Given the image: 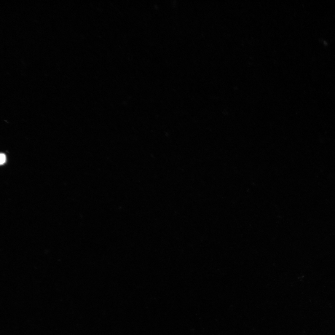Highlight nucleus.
Listing matches in <instances>:
<instances>
[{"label": "nucleus", "instance_id": "nucleus-1", "mask_svg": "<svg viewBox=\"0 0 335 335\" xmlns=\"http://www.w3.org/2000/svg\"><path fill=\"white\" fill-rule=\"evenodd\" d=\"M0 164L1 165L4 164L6 162V157L4 154L1 153L0 155Z\"/></svg>", "mask_w": 335, "mask_h": 335}]
</instances>
